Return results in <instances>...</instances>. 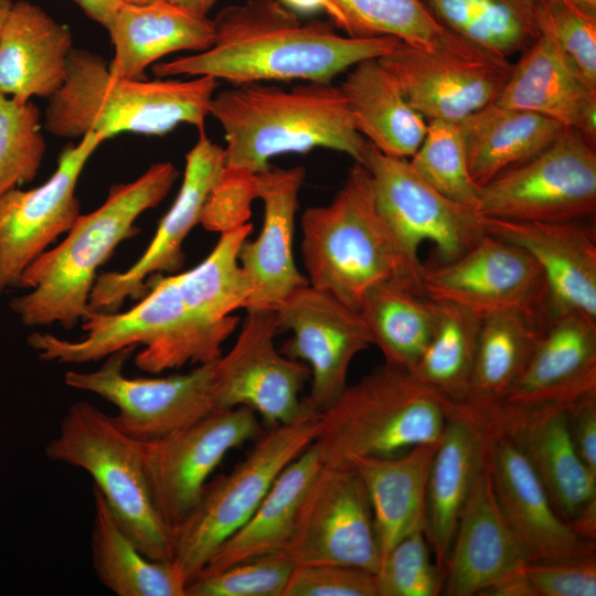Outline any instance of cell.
Masks as SVG:
<instances>
[{
  "instance_id": "5b68a950",
  "label": "cell",
  "mask_w": 596,
  "mask_h": 596,
  "mask_svg": "<svg viewBox=\"0 0 596 596\" xmlns=\"http://www.w3.org/2000/svg\"><path fill=\"white\" fill-rule=\"evenodd\" d=\"M217 87L219 81L210 76H115L103 56L74 47L64 84L47 98L43 128L58 138L95 132L104 140L124 132L163 136L180 124L202 130Z\"/></svg>"
},
{
  "instance_id": "9a60e30c",
  "label": "cell",
  "mask_w": 596,
  "mask_h": 596,
  "mask_svg": "<svg viewBox=\"0 0 596 596\" xmlns=\"http://www.w3.org/2000/svg\"><path fill=\"white\" fill-rule=\"evenodd\" d=\"M419 290L436 302L457 306L479 318L505 310L542 312L550 305L536 260L489 233L454 260L423 265Z\"/></svg>"
},
{
  "instance_id": "681fc988",
  "label": "cell",
  "mask_w": 596,
  "mask_h": 596,
  "mask_svg": "<svg viewBox=\"0 0 596 596\" xmlns=\"http://www.w3.org/2000/svg\"><path fill=\"white\" fill-rule=\"evenodd\" d=\"M570 436L586 466L596 472V393L565 407Z\"/></svg>"
},
{
  "instance_id": "ee69618b",
  "label": "cell",
  "mask_w": 596,
  "mask_h": 596,
  "mask_svg": "<svg viewBox=\"0 0 596 596\" xmlns=\"http://www.w3.org/2000/svg\"><path fill=\"white\" fill-rule=\"evenodd\" d=\"M441 571L432 562L425 530L414 531L381 560L375 573L377 596H437Z\"/></svg>"
},
{
  "instance_id": "b9f144b4",
  "label": "cell",
  "mask_w": 596,
  "mask_h": 596,
  "mask_svg": "<svg viewBox=\"0 0 596 596\" xmlns=\"http://www.w3.org/2000/svg\"><path fill=\"white\" fill-rule=\"evenodd\" d=\"M38 106L0 94V195L31 182L45 155Z\"/></svg>"
},
{
  "instance_id": "6da1fadb",
  "label": "cell",
  "mask_w": 596,
  "mask_h": 596,
  "mask_svg": "<svg viewBox=\"0 0 596 596\" xmlns=\"http://www.w3.org/2000/svg\"><path fill=\"white\" fill-rule=\"evenodd\" d=\"M252 232L245 223L222 232L220 240L194 268L146 283L147 292L124 312L89 310L82 320L85 336L77 341L34 332L28 344L39 359L84 364L127 348L142 347L136 366L147 373L203 364L222 355V344L234 332L251 285L238 262V251Z\"/></svg>"
},
{
  "instance_id": "f546056e",
  "label": "cell",
  "mask_w": 596,
  "mask_h": 596,
  "mask_svg": "<svg viewBox=\"0 0 596 596\" xmlns=\"http://www.w3.org/2000/svg\"><path fill=\"white\" fill-rule=\"evenodd\" d=\"M114 46L108 63L115 76L146 79V70L174 52L207 50L214 40L213 21L190 14L164 1L120 4L107 31Z\"/></svg>"
},
{
  "instance_id": "f907efd6",
  "label": "cell",
  "mask_w": 596,
  "mask_h": 596,
  "mask_svg": "<svg viewBox=\"0 0 596 596\" xmlns=\"http://www.w3.org/2000/svg\"><path fill=\"white\" fill-rule=\"evenodd\" d=\"M279 2L292 11H323L328 14L333 24L347 34L345 17L334 0H279Z\"/></svg>"
},
{
  "instance_id": "f5cc1de1",
  "label": "cell",
  "mask_w": 596,
  "mask_h": 596,
  "mask_svg": "<svg viewBox=\"0 0 596 596\" xmlns=\"http://www.w3.org/2000/svg\"><path fill=\"white\" fill-rule=\"evenodd\" d=\"M93 21L109 30L116 10L120 6L116 0H73Z\"/></svg>"
},
{
  "instance_id": "11a10c76",
  "label": "cell",
  "mask_w": 596,
  "mask_h": 596,
  "mask_svg": "<svg viewBox=\"0 0 596 596\" xmlns=\"http://www.w3.org/2000/svg\"><path fill=\"white\" fill-rule=\"evenodd\" d=\"M543 2L564 1L576 7H579L589 12L596 13V0H538Z\"/></svg>"
},
{
  "instance_id": "44dd1931",
  "label": "cell",
  "mask_w": 596,
  "mask_h": 596,
  "mask_svg": "<svg viewBox=\"0 0 596 596\" xmlns=\"http://www.w3.org/2000/svg\"><path fill=\"white\" fill-rule=\"evenodd\" d=\"M566 406L518 407L498 401L472 413L489 432L515 441L545 488L558 515L570 525L596 507V472L576 451Z\"/></svg>"
},
{
  "instance_id": "2e32d148",
  "label": "cell",
  "mask_w": 596,
  "mask_h": 596,
  "mask_svg": "<svg viewBox=\"0 0 596 596\" xmlns=\"http://www.w3.org/2000/svg\"><path fill=\"white\" fill-rule=\"evenodd\" d=\"M284 552L295 564L337 563L377 572L381 555L372 509L353 467L321 466Z\"/></svg>"
},
{
  "instance_id": "bcb514c9",
  "label": "cell",
  "mask_w": 596,
  "mask_h": 596,
  "mask_svg": "<svg viewBox=\"0 0 596 596\" xmlns=\"http://www.w3.org/2000/svg\"><path fill=\"white\" fill-rule=\"evenodd\" d=\"M284 596H377L376 576L337 563L295 564Z\"/></svg>"
},
{
  "instance_id": "4dcf8cb0",
  "label": "cell",
  "mask_w": 596,
  "mask_h": 596,
  "mask_svg": "<svg viewBox=\"0 0 596 596\" xmlns=\"http://www.w3.org/2000/svg\"><path fill=\"white\" fill-rule=\"evenodd\" d=\"M437 444L351 462L369 497L381 560L403 538L426 528L427 480Z\"/></svg>"
},
{
  "instance_id": "5bb4252c",
  "label": "cell",
  "mask_w": 596,
  "mask_h": 596,
  "mask_svg": "<svg viewBox=\"0 0 596 596\" xmlns=\"http://www.w3.org/2000/svg\"><path fill=\"white\" fill-rule=\"evenodd\" d=\"M232 349L214 360L215 409L246 406L270 428L307 413L300 392L310 370L277 350L279 331L273 309L249 308Z\"/></svg>"
},
{
  "instance_id": "ba28073f",
  "label": "cell",
  "mask_w": 596,
  "mask_h": 596,
  "mask_svg": "<svg viewBox=\"0 0 596 596\" xmlns=\"http://www.w3.org/2000/svg\"><path fill=\"white\" fill-rule=\"evenodd\" d=\"M45 456L86 471L140 551L172 562L173 532L156 505L147 478L142 443L121 430L113 416L86 401L73 403Z\"/></svg>"
},
{
  "instance_id": "f6af8a7d",
  "label": "cell",
  "mask_w": 596,
  "mask_h": 596,
  "mask_svg": "<svg viewBox=\"0 0 596 596\" xmlns=\"http://www.w3.org/2000/svg\"><path fill=\"white\" fill-rule=\"evenodd\" d=\"M535 21L584 78L596 86V13L564 1H539Z\"/></svg>"
},
{
  "instance_id": "4316f807",
  "label": "cell",
  "mask_w": 596,
  "mask_h": 596,
  "mask_svg": "<svg viewBox=\"0 0 596 596\" xmlns=\"http://www.w3.org/2000/svg\"><path fill=\"white\" fill-rule=\"evenodd\" d=\"M494 104L553 119L595 145L596 86L546 34H540L512 65Z\"/></svg>"
},
{
  "instance_id": "4fadbf2b",
  "label": "cell",
  "mask_w": 596,
  "mask_h": 596,
  "mask_svg": "<svg viewBox=\"0 0 596 596\" xmlns=\"http://www.w3.org/2000/svg\"><path fill=\"white\" fill-rule=\"evenodd\" d=\"M262 434L256 413L238 406L213 411L162 438L141 441L151 492L173 538L224 456Z\"/></svg>"
},
{
  "instance_id": "d6a6232c",
  "label": "cell",
  "mask_w": 596,
  "mask_h": 596,
  "mask_svg": "<svg viewBox=\"0 0 596 596\" xmlns=\"http://www.w3.org/2000/svg\"><path fill=\"white\" fill-rule=\"evenodd\" d=\"M322 465L321 455L312 443L279 473L257 509L220 545L196 577L219 573L259 555L284 552L294 533L304 496Z\"/></svg>"
},
{
  "instance_id": "7c38bea8",
  "label": "cell",
  "mask_w": 596,
  "mask_h": 596,
  "mask_svg": "<svg viewBox=\"0 0 596 596\" xmlns=\"http://www.w3.org/2000/svg\"><path fill=\"white\" fill-rule=\"evenodd\" d=\"M134 351L127 348L111 353L95 371H68L64 382L111 403L117 408L113 418L118 427L142 443L162 438L216 411L214 360L183 374L129 377L124 365Z\"/></svg>"
},
{
  "instance_id": "816d5d0a",
  "label": "cell",
  "mask_w": 596,
  "mask_h": 596,
  "mask_svg": "<svg viewBox=\"0 0 596 596\" xmlns=\"http://www.w3.org/2000/svg\"><path fill=\"white\" fill-rule=\"evenodd\" d=\"M525 566V565H524ZM523 566V568H524ZM523 568L485 589L481 596H535Z\"/></svg>"
},
{
  "instance_id": "6f0895ef",
  "label": "cell",
  "mask_w": 596,
  "mask_h": 596,
  "mask_svg": "<svg viewBox=\"0 0 596 596\" xmlns=\"http://www.w3.org/2000/svg\"><path fill=\"white\" fill-rule=\"evenodd\" d=\"M120 4H130V6H143L153 3L161 0H116Z\"/></svg>"
},
{
  "instance_id": "f35d334b",
  "label": "cell",
  "mask_w": 596,
  "mask_h": 596,
  "mask_svg": "<svg viewBox=\"0 0 596 596\" xmlns=\"http://www.w3.org/2000/svg\"><path fill=\"white\" fill-rule=\"evenodd\" d=\"M480 321L462 308L440 304L437 327L412 372L445 407L468 393Z\"/></svg>"
},
{
  "instance_id": "277c9868",
  "label": "cell",
  "mask_w": 596,
  "mask_h": 596,
  "mask_svg": "<svg viewBox=\"0 0 596 596\" xmlns=\"http://www.w3.org/2000/svg\"><path fill=\"white\" fill-rule=\"evenodd\" d=\"M210 115L222 126L225 166L259 173L276 156L326 148L363 163L368 140L355 129L345 98L332 82L283 88L256 82L215 93Z\"/></svg>"
},
{
  "instance_id": "f1b7e54d",
  "label": "cell",
  "mask_w": 596,
  "mask_h": 596,
  "mask_svg": "<svg viewBox=\"0 0 596 596\" xmlns=\"http://www.w3.org/2000/svg\"><path fill=\"white\" fill-rule=\"evenodd\" d=\"M490 432L459 415L448 416L427 480L425 533L436 565L443 570L456 526L486 466Z\"/></svg>"
},
{
  "instance_id": "e575fe53",
  "label": "cell",
  "mask_w": 596,
  "mask_h": 596,
  "mask_svg": "<svg viewBox=\"0 0 596 596\" xmlns=\"http://www.w3.org/2000/svg\"><path fill=\"white\" fill-rule=\"evenodd\" d=\"M91 557L98 581L117 596H187L188 582L172 562L146 556L93 486Z\"/></svg>"
},
{
  "instance_id": "7a4b0ae2",
  "label": "cell",
  "mask_w": 596,
  "mask_h": 596,
  "mask_svg": "<svg viewBox=\"0 0 596 596\" xmlns=\"http://www.w3.org/2000/svg\"><path fill=\"white\" fill-rule=\"evenodd\" d=\"M214 40L202 52L153 64L158 77L210 76L232 85L256 82H332L401 41L393 36L341 34L323 21L302 22L276 0H248L223 8L212 20Z\"/></svg>"
},
{
  "instance_id": "484cf974",
  "label": "cell",
  "mask_w": 596,
  "mask_h": 596,
  "mask_svg": "<svg viewBox=\"0 0 596 596\" xmlns=\"http://www.w3.org/2000/svg\"><path fill=\"white\" fill-rule=\"evenodd\" d=\"M487 233L526 251L539 264L554 307L596 320V234L582 221L485 217Z\"/></svg>"
},
{
  "instance_id": "d4e9b609",
  "label": "cell",
  "mask_w": 596,
  "mask_h": 596,
  "mask_svg": "<svg viewBox=\"0 0 596 596\" xmlns=\"http://www.w3.org/2000/svg\"><path fill=\"white\" fill-rule=\"evenodd\" d=\"M528 562L498 503L487 458L461 511L445 562V594L480 595Z\"/></svg>"
},
{
  "instance_id": "30bf717a",
  "label": "cell",
  "mask_w": 596,
  "mask_h": 596,
  "mask_svg": "<svg viewBox=\"0 0 596 596\" xmlns=\"http://www.w3.org/2000/svg\"><path fill=\"white\" fill-rule=\"evenodd\" d=\"M362 166L370 173L376 206L395 241L409 288L421 292L422 243H433L443 263L458 258L487 234L477 210L440 193L409 160L386 156L368 141Z\"/></svg>"
},
{
  "instance_id": "c3c4849f",
  "label": "cell",
  "mask_w": 596,
  "mask_h": 596,
  "mask_svg": "<svg viewBox=\"0 0 596 596\" xmlns=\"http://www.w3.org/2000/svg\"><path fill=\"white\" fill-rule=\"evenodd\" d=\"M535 596H595L596 556L528 562L523 568Z\"/></svg>"
},
{
  "instance_id": "ac0fdd59",
  "label": "cell",
  "mask_w": 596,
  "mask_h": 596,
  "mask_svg": "<svg viewBox=\"0 0 596 596\" xmlns=\"http://www.w3.org/2000/svg\"><path fill=\"white\" fill-rule=\"evenodd\" d=\"M379 61L427 121L458 123L494 103L512 70L508 58L468 41L433 53L401 42Z\"/></svg>"
},
{
  "instance_id": "52a82bcc",
  "label": "cell",
  "mask_w": 596,
  "mask_h": 596,
  "mask_svg": "<svg viewBox=\"0 0 596 596\" xmlns=\"http://www.w3.org/2000/svg\"><path fill=\"white\" fill-rule=\"evenodd\" d=\"M444 402L412 372L383 364L319 415L313 444L323 464L351 466L356 458L402 454L440 438Z\"/></svg>"
},
{
  "instance_id": "3957f363",
  "label": "cell",
  "mask_w": 596,
  "mask_h": 596,
  "mask_svg": "<svg viewBox=\"0 0 596 596\" xmlns=\"http://www.w3.org/2000/svg\"><path fill=\"white\" fill-rule=\"evenodd\" d=\"M178 178L171 162L153 163L134 181L113 184L95 211L79 214L64 240L24 269L18 288L30 291L9 302L20 321L65 329L82 321L98 268L120 243L139 233L137 219L159 205Z\"/></svg>"
},
{
  "instance_id": "e0dca14e",
  "label": "cell",
  "mask_w": 596,
  "mask_h": 596,
  "mask_svg": "<svg viewBox=\"0 0 596 596\" xmlns=\"http://www.w3.org/2000/svg\"><path fill=\"white\" fill-rule=\"evenodd\" d=\"M274 310L279 330L292 333L280 352L308 364L311 387L304 401L309 412L320 415L347 389L354 356L372 344L369 329L359 310L309 284Z\"/></svg>"
},
{
  "instance_id": "8fae6325",
  "label": "cell",
  "mask_w": 596,
  "mask_h": 596,
  "mask_svg": "<svg viewBox=\"0 0 596 596\" xmlns=\"http://www.w3.org/2000/svg\"><path fill=\"white\" fill-rule=\"evenodd\" d=\"M595 210V145L573 128L482 185L477 204L485 217L526 222L582 221Z\"/></svg>"
},
{
  "instance_id": "603a6c76",
  "label": "cell",
  "mask_w": 596,
  "mask_h": 596,
  "mask_svg": "<svg viewBox=\"0 0 596 596\" xmlns=\"http://www.w3.org/2000/svg\"><path fill=\"white\" fill-rule=\"evenodd\" d=\"M596 393V320L554 307L533 351L501 402L524 407L567 406Z\"/></svg>"
},
{
  "instance_id": "d6986e66",
  "label": "cell",
  "mask_w": 596,
  "mask_h": 596,
  "mask_svg": "<svg viewBox=\"0 0 596 596\" xmlns=\"http://www.w3.org/2000/svg\"><path fill=\"white\" fill-rule=\"evenodd\" d=\"M104 141L95 132L84 135L62 149L55 171L44 183L0 195V295L18 288L24 269L79 216L77 182Z\"/></svg>"
},
{
  "instance_id": "8992f818",
  "label": "cell",
  "mask_w": 596,
  "mask_h": 596,
  "mask_svg": "<svg viewBox=\"0 0 596 596\" xmlns=\"http://www.w3.org/2000/svg\"><path fill=\"white\" fill-rule=\"evenodd\" d=\"M300 223L301 256L310 286L355 310L379 283L394 279L407 286L397 246L376 206L364 166L354 162L332 201L306 209Z\"/></svg>"
},
{
  "instance_id": "ab89813d",
  "label": "cell",
  "mask_w": 596,
  "mask_h": 596,
  "mask_svg": "<svg viewBox=\"0 0 596 596\" xmlns=\"http://www.w3.org/2000/svg\"><path fill=\"white\" fill-rule=\"evenodd\" d=\"M347 20V35L393 36L425 52L455 47L467 40L445 28L424 0H334Z\"/></svg>"
},
{
  "instance_id": "9f6ffc18",
  "label": "cell",
  "mask_w": 596,
  "mask_h": 596,
  "mask_svg": "<svg viewBox=\"0 0 596 596\" xmlns=\"http://www.w3.org/2000/svg\"><path fill=\"white\" fill-rule=\"evenodd\" d=\"M13 0H0V35L10 13V10L13 6Z\"/></svg>"
},
{
  "instance_id": "60d3db41",
  "label": "cell",
  "mask_w": 596,
  "mask_h": 596,
  "mask_svg": "<svg viewBox=\"0 0 596 596\" xmlns=\"http://www.w3.org/2000/svg\"><path fill=\"white\" fill-rule=\"evenodd\" d=\"M409 162L440 193L477 210L480 187L470 177L457 123L428 120L425 137Z\"/></svg>"
},
{
  "instance_id": "db71d44e",
  "label": "cell",
  "mask_w": 596,
  "mask_h": 596,
  "mask_svg": "<svg viewBox=\"0 0 596 596\" xmlns=\"http://www.w3.org/2000/svg\"><path fill=\"white\" fill-rule=\"evenodd\" d=\"M183 11L200 18H207L216 0H164Z\"/></svg>"
},
{
  "instance_id": "7bdbcfd3",
  "label": "cell",
  "mask_w": 596,
  "mask_h": 596,
  "mask_svg": "<svg viewBox=\"0 0 596 596\" xmlns=\"http://www.w3.org/2000/svg\"><path fill=\"white\" fill-rule=\"evenodd\" d=\"M295 563L285 552L259 555L225 570L199 576L187 596H284Z\"/></svg>"
},
{
  "instance_id": "8d00e7d4",
  "label": "cell",
  "mask_w": 596,
  "mask_h": 596,
  "mask_svg": "<svg viewBox=\"0 0 596 596\" xmlns=\"http://www.w3.org/2000/svg\"><path fill=\"white\" fill-rule=\"evenodd\" d=\"M359 311L385 364L413 372L437 327L440 304L391 279L371 287Z\"/></svg>"
},
{
  "instance_id": "83f0119b",
  "label": "cell",
  "mask_w": 596,
  "mask_h": 596,
  "mask_svg": "<svg viewBox=\"0 0 596 596\" xmlns=\"http://www.w3.org/2000/svg\"><path fill=\"white\" fill-rule=\"evenodd\" d=\"M73 49L67 25L35 3L14 1L0 35V94L50 98L66 79Z\"/></svg>"
},
{
  "instance_id": "cb8c5ba5",
  "label": "cell",
  "mask_w": 596,
  "mask_h": 596,
  "mask_svg": "<svg viewBox=\"0 0 596 596\" xmlns=\"http://www.w3.org/2000/svg\"><path fill=\"white\" fill-rule=\"evenodd\" d=\"M306 178L302 167L272 168L257 173V198L264 205L262 230L244 241L238 262L251 285L245 309H275L308 279L294 259L295 219L299 192Z\"/></svg>"
},
{
  "instance_id": "d590c367",
  "label": "cell",
  "mask_w": 596,
  "mask_h": 596,
  "mask_svg": "<svg viewBox=\"0 0 596 596\" xmlns=\"http://www.w3.org/2000/svg\"><path fill=\"white\" fill-rule=\"evenodd\" d=\"M547 309L505 310L481 318L468 393L446 408L477 407L502 400L523 371Z\"/></svg>"
},
{
  "instance_id": "836d02e7",
  "label": "cell",
  "mask_w": 596,
  "mask_h": 596,
  "mask_svg": "<svg viewBox=\"0 0 596 596\" xmlns=\"http://www.w3.org/2000/svg\"><path fill=\"white\" fill-rule=\"evenodd\" d=\"M471 179L482 187L545 149L565 128L557 121L494 103L457 123Z\"/></svg>"
},
{
  "instance_id": "ffe728a7",
  "label": "cell",
  "mask_w": 596,
  "mask_h": 596,
  "mask_svg": "<svg viewBox=\"0 0 596 596\" xmlns=\"http://www.w3.org/2000/svg\"><path fill=\"white\" fill-rule=\"evenodd\" d=\"M199 131L198 141L185 156L178 195L147 249L128 269L97 275L89 295V310L116 312L127 298H141L147 292L145 280L150 276L175 274L183 267L184 240L201 224L206 199L225 166L224 147L213 142L203 129Z\"/></svg>"
},
{
  "instance_id": "9c48e42d",
  "label": "cell",
  "mask_w": 596,
  "mask_h": 596,
  "mask_svg": "<svg viewBox=\"0 0 596 596\" xmlns=\"http://www.w3.org/2000/svg\"><path fill=\"white\" fill-rule=\"evenodd\" d=\"M318 432L319 415L313 413L270 427L228 473L206 483L195 508L174 531L172 563L188 584L248 520L279 473L316 440Z\"/></svg>"
},
{
  "instance_id": "7402d4cb",
  "label": "cell",
  "mask_w": 596,
  "mask_h": 596,
  "mask_svg": "<svg viewBox=\"0 0 596 596\" xmlns=\"http://www.w3.org/2000/svg\"><path fill=\"white\" fill-rule=\"evenodd\" d=\"M488 466L500 509L529 562L595 555V542L564 521L513 439L490 432Z\"/></svg>"
},
{
  "instance_id": "680465c9",
  "label": "cell",
  "mask_w": 596,
  "mask_h": 596,
  "mask_svg": "<svg viewBox=\"0 0 596 596\" xmlns=\"http://www.w3.org/2000/svg\"><path fill=\"white\" fill-rule=\"evenodd\" d=\"M523 2H526L529 4H532V6H536L538 4V0H521Z\"/></svg>"
},
{
  "instance_id": "74e56055",
  "label": "cell",
  "mask_w": 596,
  "mask_h": 596,
  "mask_svg": "<svg viewBox=\"0 0 596 596\" xmlns=\"http://www.w3.org/2000/svg\"><path fill=\"white\" fill-rule=\"evenodd\" d=\"M449 31L503 58L525 50L540 35L536 6L521 0H424Z\"/></svg>"
},
{
  "instance_id": "7dc6e473",
  "label": "cell",
  "mask_w": 596,
  "mask_h": 596,
  "mask_svg": "<svg viewBox=\"0 0 596 596\" xmlns=\"http://www.w3.org/2000/svg\"><path fill=\"white\" fill-rule=\"evenodd\" d=\"M257 192V173L224 166L206 199L201 224L207 231L222 233L247 223Z\"/></svg>"
},
{
  "instance_id": "1f68e13d",
  "label": "cell",
  "mask_w": 596,
  "mask_h": 596,
  "mask_svg": "<svg viewBox=\"0 0 596 596\" xmlns=\"http://www.w3.org/2000/svg\"><path fill=\"white\" fill-rule=\"evenodd\" d=\"M339 87L356 131L379 151L404 159L416 152L428 121L379 58L353 65Z\"/></svg>"
}]
</instances>
